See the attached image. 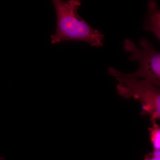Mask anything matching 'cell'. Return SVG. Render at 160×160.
I'll list each match as a JSON object with an SVG mask.
<instances>
[{
  "label": "cell",
  "mask_w": 160,
  "mask_h": 160,
  "mask_svg": "<svg viewBox=\"0 0 160 160\" xmlns=\"http://www.w3.org/2000/svg\"><path fill=\"white\" fill-rule=\"evenodd\" d=\"M52 2L57 17L55 32L50 36L52 44L66 41H81L93 47L103 46L104 34L92 28L79 14L81 1L52 0Z\"/></svg>",
  "instance_id": "cell-1"
},
{
  "label": "cell",
  "mask_w": 160,
  "mask_h": 160,
  "mask_svg": "<svg viewBox=\"0 0 160 160\" xmlns=\"http://www.w3.org/2000/svg\"><path fill=\"white\" fill-rule=\"evenodd\" d=\"M109 74L119 82L117 87L118 93L126 98L138 100L142 105L141 114L150 117L152 122L160 118V90L151 82L124 73L109 67Z\"/></svg>",
  "instance_id": "cell-2"
},
{
  "label": "cell",
  "mask_w": 160,
  "mask_h": 160,
  "mask_svg": "<svg viewBox=\"0 0 160 160\" xmlns=\"http://www.w3.org/2000/svg\"><path fill=\"white\" fill-rule=\"evenodd\" d=\"M140 48L136 46L132 40H124V47L127 52H130L129 60L137 61L139 67L132 76L149 81L158 87L160 86V53L146 38H143L139 42Z\"/></svg>",
  "instance_id": "cell-3"
},
{
  "label": "cell",
  "mask_w": 160,
  "mask_h": 160,
  "mask_svg": "<svg viewBox=\"0 0 160 160\" xmlns=\"http://www.w3.org/2000/svg\"><path fill=\"white\" fill-rule=\"evenodd\" d=\"M148 15L144 22L143 29L151 32L160 40V10L156 1L150 0L148 2Z\"/></svg>",
  "instance_id": "cell-4"
},
{
  "label": "cell",
  "mask_w": 160,
  "mask_h": 160,
  "mask_svg": "<svg viewBox=\"0 0 160 160\" xmlns=\"http://www.w3.org/2000/svg\"><path fill=\"white\" fill-rule=\"evenodd\" d=\"M150 141L153 149L160 150V126L157 122H152V126L149 128Z\"/></svg>",
  "instance_id": "cell-5"
},
{
  "label": "cell",
  "mask_w": 160,
  "mask_h": 160,
  "mask_svg": "<svg viewBox=\"0 0 160 160\" xmlns=\"http://www.w3.org/2000/svg\"><path fill=\"white\" fill-rule=\"evenodd\" d=\"M144 160H160V150L153 149L151 152L146 155Z\"/></svg>",
  "instance_id": "cell-6"
},
{
  "label": "cell",
  "mask_w": 160,
  "mask_h": 160,
  "mask_svg": "<svg viewBox=\"0 0 160 160\" xmlns=\"http://www.w3.org/2000/svg\"><path fill=\"white\" fill-rule=\"evenodd\" d=\"M0 160H5V159L4 158L0 157Z\"/></svg>",
  "instance_id": "cell-7"
}]
</instances>
